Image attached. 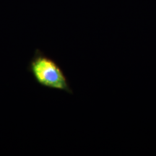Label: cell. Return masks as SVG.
Returning a JSON list of instances; mask_svg holds the SVG:
<instances>
[{"instance_id":"6da1fadb","label":"cell","mask_w":156,"mask_h":156,"mask_svg":"<svg viewBox=\"0 0 156 156\" xmlns=\"http://www.w3.org/2000/svg\"><path fill=\"white\" fill-rule=\"evenodd\" d=\"M28 70L41 86L73 94L64 71L55 60L36 49L29 62Z\"/></svg>"}]
</instances>
